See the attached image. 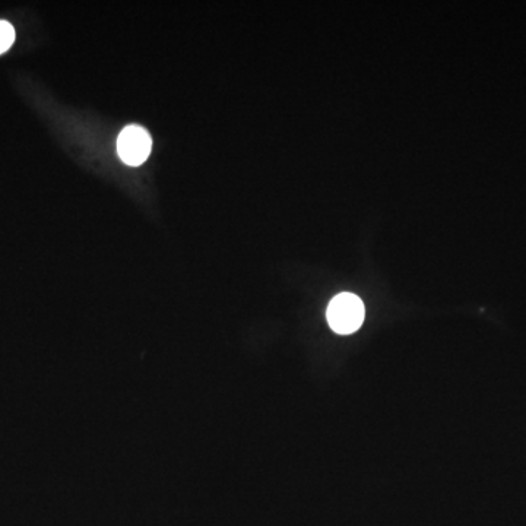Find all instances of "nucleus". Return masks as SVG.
I'll use <instances>...</instances> for the list:
<instances>
[{"mask_svg": "<svg viewBox=\"0 0 526 526\" xmlns=\"http://www.w3.org/2000/svg\"><path fill=\"white\" fill-rule=\"evenodd\" d=\"M366 310L356 294L342 293L332 299L326 312L332 331L339 335H350L363 325Z\"/></svg>", "mask_w": 526, "mask_h": 526, "instance_id": "nucleus-1", "label": "nucleus"}, {"mask_svg": "<svg viewBox=\"0 0 526 526\" xmlns=\"http://www.w3.org/2000/svg\"><path fill=\"white\" fill-rule=\"evenodd\" d=\"M152 139L150 133L138 125L126 126L117 139V152L129 166H141L150 157Z\"/></svg>", "mask_w": 526, "mask_h": 526, "instance_id": "nucleus-2", "label": "nucleus"}, {"mask_svg": "<svg viewBox=\"0 0 526 526\" xmlns=\"http://www.w3.org/2000/svg\"><path fill=\"white\" fill-rule=\"evenodd\" d=\"M15 30L8 21H0V55L14 44Z\"/></svg>", "mask_w": 526, "mask_h": 526, "instance_id": "nucleus-3", "label": "nucleus"}]
</instances>
